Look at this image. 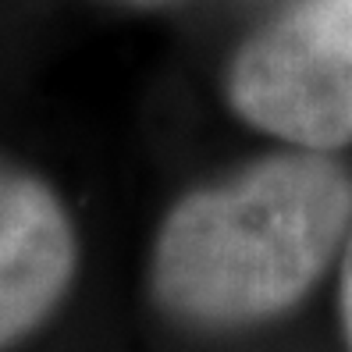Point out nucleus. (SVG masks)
<instances>
[{
	"label": "nucleus",
	"instance_id": "nucleus-4",
	"mask_svg": "<svg viewBox=\"0 0 352 352\" xmlns=\"http://www.w3.org/2000/svg\"><path fill=\"white\" fill-rule=\"evenodd\" d=\"M342 320H345V338L352 349V235H349L345 263H342Z\"/></svg>",
	"mask_w": 352,
	"mask_h": 352
},
{
	"label": "nucleus",
	"instance_id": "nucleus-2",
	"mask_svg": "<svg viewBox=\"0 0 352 352\" xmlns=\"http://www.w3.org/2000/svg\"><path fill=\"white\" fill-rule=\"evenodd\" d=\"M228 100L299 146L352 142V0H302L253 32L232 60Z\"/></svg>",
	"mask_w": 352,
	"mask_h": 352
},
{
	"label": "nucleus",
	"instance_id": "nucleus-3",
	"mask_svg": "<svg viewBox=\"0 0 352 352\" xmlns=\"http://www.w3.org/2000/svg\"><path fill=\"white\" fill-rule=\"evenodd\" d=\"M75 271V235L36 178L0 168V349L43 320Z\"/></svg>",
	"mask_w": 352,
	"mask_h": 352
},
{
	"label": "nucleus",
	"instance_id": "nucleus-1",
	"mask_svg": "<svg viewBox=\"0 0 352 352\" xmlns=\"http://www.w3.org/2000/svg\"><path fill=\"white\" fill-rule=\"evenodd\" d=\"M352 228V178L317 153L271 157L185 196L153 253L157 299L203 327L253 324L296 306Z\"/></svg>",
	"mask_w": 352,
	"mask_h": 352
}]
</instances>
